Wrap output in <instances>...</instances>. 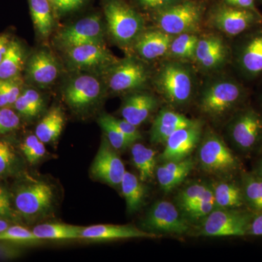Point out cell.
Masks as SVG:
<instances>
[{
  "mask_svg": "<svg viewBox=\"0 0 262 262\" xmlns=\"http://www.w3.org/2000/svg\"><path fill=\"white\" fill-rule=\"evenodd\" d=\"M251 89L237 76L211 74L196 91V106L212 121L227 122L237 110L251 101Z\"/></svg>",
  "mask_w": 262,
  "mask_h": 262,
  "instance_id": "cell-1",
  "label": "cell"
},
{
  "mask_svg": "<svg viewBox=\"0 0 262 262\" xmlns=\"http://www.w3.org/2000/svg\"><path fill=\"white\" fill-rule=\"evenodd\" d=\"M225 130L238 156L255 158L262 152V110L251 101L226 122Z\"/></svg>",
  "mask_w": 262,
  "mask_h": 262,
  "instance_id": "cell-2",
  "label": "cell"
},
{
  "mask_svg": "<svg viewBox=\"0 0 262 262\" xmlns=\"http://www.w3.org/2000/svg\"><path fill=\"white\" fill-rule=\"evenodd\" d=\"M153 83L164 99L174 107L187 106L198 91L194 69L187 62L179 60L162 63L154 76Z\"/></svg>",
  "mask_w": 262,
  "mask_h": 262,
  "instance_id": "cell-3",
  "label": "cell"
},
{
  "mask_svg": "<svg viewBox=\"0 0 262 262\" xmlns=\"http://www.w3.org/2000/svg\"><path fill=\"white\" fill-rule=\"evenodd\" d=\"M196 159L206 173L222 179L239 177L244 170L238 155L214 131L208 129L198 144Z\"/></svg>",
  "mask_w": 262,
  "mask_h": 262,
  "instance_id": "cell-4",
  "label": "cell"
},
{
  "mask_svg": "<svg viewBox=\"0 0 262 262\" xmlns=\"http://www.w3.org/2000/svg\"><path fill=\"white\" fill-rule=\"evenodd\" d=\"M231 44L232 63L236 75L245 84L262 81V22Z\"/></svg>",
  "mask_w": 262,
  "mask_h": 262,
  "instance_id": "cell-5",
  "label": "cell"
},
{
  "mask_svg": "<svg viewBox=\"0 0 262 262\" xmlns=\"http://www.w3.org/2000/svg\"><path fill=\"white\" fill-rule=\"evenodd\" d=\"M108 34L115 42L133 46L144 30V18L122 0H107L103 7Z\"/></svg>",
  "mask_w": 262,
  "mask_h": 262,
  "instance_id": "cell-6",
  "label": "cell"
},
{
  "mask_svg": "<svg viewBox=\"0 0 262 262\" xmlns=\"http://www.w3.org/2000/svg\"><path fill=\"white\" fill-rule=\"evenodd\" d=\"M154 13L157 28L176 36L184 33H196L201 27L204 8L192 0H182Z\"/></svg>",
  "mask_w": 262,
  "mask_h": 262,
  "instance_id": "cell-7",
  "label": "cell"
},
{
  "mask_svg": "<svg viewBox=\"0 0 262 262\" xmlns=\"http://www.w3.org/2000/svg\"><path fill=\"white\" fill-rule=\"evenodd\" d=\"M254 213L248 208H215L201 221L200 235L204 237H245Z\"/></svg>",
  "mask_w": 262,
  "mask_h": 262,
  "instance_id": "cell-8",
  "label": "cell"
},
{
  "mask_svg": "<svg viewBox=\"0 0 262 262\" xmlns=\"http://www.w3.org/2000/svg\"><path fill=\"white\" fill-rule=\"evenodd\" d=\"M106 72L108 89L115 94L140 91L146 87L151 77L146 63L134 57L118 60Z\"/></svg>",
  "mask_w": 262,
  "mask_h": 262,
  "instance_id": "cell-9",
  "label": "cell"
},
{
  "mask_svg": "<svg viewBox=\"0 0 262 262\" xmlns=\"http://www.w3.org/2000/svg\"><path fill=\"white\" fill-rule=\"evenodd\" d=\"M209 22L213 28L223 35L234 39L261 23L262 15L258 10L225 4L213 10Z\"/></svg>",
  "mask_w": 262,
  "mask_h": 262,
  "instance_id": "cell-10",
  "label": "cell"
},
{
  "mask_svg": "<svg viewBox=\"0 0 262 262\" xmlns=\"http://www.w3.org/2000/svg\"><path fill=\"white\" fill-rule=\"evenodd\" d=\"M190 222L177 205L167 201L155 203L141 223L143 230L149 233L183 234L190 229Z\"/></svg>",
  "mask_w": 262,
  "mask_h": 262,
  "instance_id": "cell-11",
  "label": "cell"
},
{
  "mask_svg": "<svg viewBox=\"0 0 262 262\" xmlns=\"http://www.w3.org/2000/svg\"><path fill=\"white\" fill-rule=\"evenodd\" d=\"M232 61L231 44L218 34L199 36L194 61L203 72H220Z\"/></svg>",
  "mask_w": 262,
  "mask_h": 262,
  "instance_id": "cell-12",
  "label": "cell"
},
{
  "mask_svg": "<svg viewBox=\"0 0 262 262\" xmlns=\"http://www.w3.org/2000/svg\"><path fill=\"white\" fill-rule=\"evenodd\" d=\"M54 194L51 186L42 181H34L19 188L15 203L18 211L27 218L46 215L53 207Z\"/></svg>",
  "mask_w": 262,
  "mask_h": 262,
  "instance_id": "cell-13",
  "label": "cell"
},
{
  "mask_svg": "<svg viewBox=\"0 0 262 262\" xmlns=\"http://www.w3.org/2000/svg\"><path fill=\"white\" fill-rule=\"evenodd\" d=\"M103 88L94 75L82 74L76 76L66 86L64 97L67 104L75 112L86 111L101 98Z\"/></svg>",
  "mask_w": 262,
  "mask_h": 262,
  "instance_id": "cell-14",
  "label": "cell"
},
{
  "mask_svg": "<svg viewBox=\"0 0 262 262\" xmlns=\"http://www.w3.org/2000/svg\"><path fill=\"white\" fill-rule=\"evenodd\" d=\"M104 29L101 17L90 15L62 29L58 42L66 49L87 44H103Z\"/></svg>",
  "mask_w": 262,
  "mask_h": 262,
  "instance_id": "cell-15",
  "label": "cell"
},
{
  "mask_svg": "<svg viewBox=\"0 0 262 262\" xmlns=\"http://www.w3.org/2000/svg\"><path fill=\"white\" fill-rule=\"evenodd\" d=\"M69 66L74 70L102 72L118 60L103 44H87L67 50Z\"/></svg>",
  "mask_w": 262,
  "mask_h": 262,
  "instance_id": "cell-16",
  "label": "cell"
},
{
  "mask_svg": "<svg viewBox=\"0 0 262 262\" xmlns=\"http://www.w3.org/2000/svg\"><path fill=\"white\" fill-rule=\"evenodd\" d=\"M203 136V123L196 120L192 125L176 130L165 141V149L158 160L161 163L185 159L198 147Z\"/></svg>",
  "mask_w": 262,
  "mask_h": 262,
  "instance_id": "cell-17",
  "label": "cell"
},
{
  "mask_svg": "<svg viewBox=\"0 0 262 262\" xmlns=\"http://www.w3.org/2000/svg\"><path fill=\"white\" fill-rule=\"evenodd\" d=\"M125 171V165L116 150L104 138L91 166V173L95 178L116 187L120 185Z\"/></svg>",
  "mask_w": 262,
  "mask_h": 262,
  "instance_id": "cell-18",
  "label": "cell"
},
{
  "mask_svg": "<svg viewBox=\"0 0 262 262\" xmlns=\"http://www.w3.org/2000/svg\"><path fill=\"white\" fill-rule=\"evenodd\" d=\"M159 105L155 95L142 91L130 93L122 103V119L138 127L149 119Z\"/></svg>",
  "mask_w": 262,
  "mask_h": 262,
  "instance_id": "cell-19",
  "label": "cell"
},
{
  "mask_svg": "<svg viewBox=\"0 0 262 262\" xmlns=\"http://www.w3.org/2000/svg\"><path fill=\"white\" fill-rule=\"evenodd\" d=\"M173 36L156 28L144 30L133 44L141 59L154 61L168 56L169 48Z\"/></svg>",
  "mask_w": 262,
  "mask_h": 262,
  "instance_id": "cell-20",
  "label": "cell"
},
{
  "mask_svg": "<svg viewBox=\"0 0 262 262\" xmlns=\"http://www.w3.org/2000/svg\"><path fill=\"white\" fill-rule=\"evenodd\" d=\"M196 120L170 108H162L150 129V141L154 144H164L176 130L192 125Z\"/></svg>",
  "mask_w": 262,
  "mask_h": 262,
  "instance_id": "cell-21",
  "label": "cell"
},
{
  "mask_svg": "<svg viewBox=\"0 0 262 262\" xmlns=\"http://www.w3.org/2000/svg\"><path fill=\"white\" fill-rule=\"evenodd\" d=\"M29 78L39 87H48L58 78L60 67L56 58L45 50L32 55L27 65Z\"/></svg>",
  "mask_w": 262,
  "mask_h": 262,
  "instance_id": "cell-22",
  "label": "cell"
},
{
  "mask_svg": "<svg viewBox=\"0 0 262 262\" xmlns=\"http://www.w3.org/2000/svg\"><path fill=\"white\" fill-rule=\"evenodd\" d=\"M156 234L129 225H98L83 227L80 238L91 241H113L129 238L155 237Z\"/></svg>",
  "mask_w": 262,
  "mask_h": 262,
  "instance_id": "cell-23",
  "label": "cell"
},
{
  "mask_svg": "<svg viewBox=\"0 0 262 262\" xmlns=\"http://www.w3.org/2000/svg\"><path fill=\"white\" fill-rule=\"evenodd\" d=\"M194 166V160L191 156L177 161L164 162L157 167L155 176L164 192H171L185 180Z\"/></svg>",
  "mask_w": 262,
  "mask_h": 262,
  "instance_id": "cell-24",
  "label": "cell"
},
{
  "mask_svg": "<svg viewBox=\"0 0 262 262\" xmlns=\"http://www.w3.org/2000/svg\"><path fill=\"white\" fill-rule=\"evenodd\" d=\"M211 185L214 194L215 208L222 209L247 208L245 203L239 177L234 179H222Z\"/></svg>",
  "mask_w": 262,
  "mask_h": 262,
  "instance_id": "cell-25",
  "label": "cell"
},
{
  "mask_svg": "<svg viewBox=\"0 0 262 262\" xmlns=\"http://www.w3.org/2000/svg\"><path fill=\"white\" fill-rule=\"evenodd\" d=\"M239 182L246 208L253 213L262 212V179L253 171L243 170Z\"/></svg>",
  "mask_w": 262,
  "mask_h": 262,
  "instance_id": "cell-26",
  "label": "cell"
},
{
  "mask_svg": "<svg viewBox=\"0 0 262 262\" xmlns=\"http://www.w3.org/2000/svg\"><path fill=\"white\" fill-rule=\"evenodd\" d=\"M122 195L126 202L127 211L133 213L139 211L144 203L146 188L134 174L125 171L120 183Z\"/></svg>",
  "mask_w": 262,
  "mask_h": 262,
  "instance_id": "cell-27",
  "label": "cell"
},
{
  "mask_svg": "<svg viewBox=\"0 0 262 262\" xmlns=\"http://www.w3.org/2000/svg\"><path fill=\"white\" fill-rule=\"evenodd\" d=\"M131 157L141 182H147L154 178L158 161L154 150L141 144H133Z\"/></svg>",
  "mask_w": 262,
  "mask_h": 262,
  "instance_id": "cell-28",
  "label": "cell"
},
{
  "mask_svg": "<svg viewBox=\"0 0 262 262\" xmlns=\"http://www.w3.org/2000/svg\"><path fill=\"white\" fill-rule=\"evenodd\" d=\"M33 24L38 33L48 37L54 27V12L49 0H28Z\"/></svg>",
  "mask_w": 262,
  "mask_h": 262,
  "instance_id": "cell-29",
  "label": "cell"
},
{
  "mask_svg": "<svg viewBox=\"0 0 262 262\" xmlns=\"http://www.w3.org/2000/svg\"><path fill=\"white\" fill-rule=\"evenodd\" d=\"M64 125V115L59 107L51 108L36 127L35 135L43 143L55 141L61 135Z\"/></svg>",
  "mask_w": 262,
  "mask_h": 262,
  "instance_id": "cell-30",
  "label": "cell"
},
{
  "mask_svg": "<svg viewBox=\"0 0 262 262\" xmlns=\"http://www.w3.org/2000/svg\"><path fill=\"white\" fill-rule=\"evenodd\" d=\"M83 227L63 224L46 223L36 226L32 232L39 241L42 239H75L80 238Z\"/></svg>",
  "mask_w": 262,
  "mask_h": 262,
  "instance_id": "cell-31",
  "label": "cell"
},
{
  "mask_svg": "<svg viewBox=\"0 0 262 262\" xmlns=\"http://www.w3.org/2000/svg\"><path fill=\"white\" fill-rule=\"evenodd\" d=\"M199 35L198 33H184L173 36L168 53L172 59L194 61Z\"/></svg>",
  "mask_w": 262,
  "mask_h": 262,
  "instance_id": "cell-32",
  "label": "cell"
},
{
  "mask_svg": "<svg viewBox=\"0 0 262 262\" xmlns=\"http://www.w3.org/2000/svg\"><path fill=\"white\" fill-rule=\"evenodd\" d=\"M24 53L17 41H10L6 54L0 63V80L17 77L24 65Z\"/></svg>",
  "mask_w": 262,
  "mask_h": 262,
  "instance_id": "cell-33",
  "label": "cell"
},
{
  "mask_svg": "<svg viewBox=\"0 0 262 262\" xmlns=\"http://www.w3.org/2000/svg\"><path fill=\"white\" fill-rule=\"evenodd\" d=\"M15 107L23 116L32 118L42 112L44 101L40 94L34 89H27L14 103Z\"/></svg>",
  "mask_w": 262,
  "mask_h": 262,
  "instance_id": "cell-34",
  "label": "cell"
},
{
  "mask_svg": "<svg viewBox=\"0 0 262 262\" xmlns=\"http://www.w3.org/2000/svg\"><path fill=\"white\" fill-rule=\"evenodd\" d=\"M215 208L212 185L208 186L203 195L187 210L184 215L190 222H198L209 214Z\"/></svg>",
  "mask_w": 262,
  "mask_h": 262,
  "instance_id": "cell-35",
  "label": "cell"
},
{
  "mask_svg": "<svg viewBox=\"0 0 262 262\" xmlns=\"http://www.w3.org/2000/svg\"><path fill=\"white\" fill-rule=\"evenodd\" d=\"M100 126L104 131L106 139L116 151H123L132 146L131 142L119 130L113 120V116L110 115H103L98 119Z\"/></svg>",
  "mask_w": 262,
  "mask_h": 262,
  "instance_id": "cell-36",
  "label": "cell"
},
{
  "mask_svg": "<svg viewBox=\"0 0 262 262\" xmlns=\"http://www.w3.org/2000/svg\"><path fill=\"white\" fill-rule=\"evenodd\" d=\"M209 184L196 182L187 184L177 194V206L183 214L203 195Z\"/></svg>",
  "mask_w": 262,
  "mask_h": 262,
  "instance_id": "cell-37",
  "label": "cell"
},
{
  "mask_svg": "<svg viewBox=\"0 0 262 262\" xmlns=\"http://www.w3.org/2000/svg\"><path fill=\"white\" fill-rule=\"evenodd\" d=\"M0 241L29 244L40 241L34 235L32 231L20 226H13L8 227L0 233Z\"/></svg>",
  "mask_w": 262,
  "mask_h": 262,
  "instance_id": "cell-38",
  "label": "cell"
},
{
  "mask_svg": "<svg viewBox=\"0 0 262 262\" xmlns=\"http://www.w3.org/2000/svg\"><path fill=\"white\" fill-rule=\"evenodd\" d=\"M22 151L29 163L34 164L46 155L44 143L36 135L27 136L21 146Z\"/></svg>",
  "mask_w": 262,
  "mask_h": 262,
  "instance_id": "cell-39",
  "label": "cell"
},
{
  "mask_svg": "<svg viewBox=\"0 0 262 262\" xmlns=\"http://www.w3.org/2000/svg\"><path fill=\"white\" fill-rule=\"evenodd\" d=\"M20 119L10 108H0V134H7L19 126Z\"/></svg>",
  "mask_w": 262,
  "mask_h": 262,
  "instance_id": "cell-40",
  "label": "cell"
},
{
  "mask_svg": "<svg viewBox=\"0 0 262 262\" xmlns=\"http://www.w3.org/2000/svg\"><path fill=\"white\" fill-rule=\"evenodd\" d=\"M22 80L18 76L7 80H0V87L4 91L10 104H14L20 95Z\"/></svg>",
  "mask_w": 262,
  "mask_h": 262,
  "instance_id": "cell-41",
  "label": "cell"
},
{
  "mask_svg": "<svg viewBox=\"0 0 262 262\" xmlns=\"http://www.w3.org/2000/svg\"><path fill=\"white\" fill-rule=\"evenodd\" d=\"M15 162V154L11 146L0 140V175L8 173Z\"/></svg>",
  "mask_w": 262,
  "mask_h": 262,
  "instance_id": "cell-42",
  "label": "cell"
},
{
  "mask_svg": "<svg viewBox=\"0 0 262 262\" xmlns=\"http://www.w3.org/2000/svg\"><path fill=\"white\" fill-rule=\"evenodd\" d=\"M84 2L85 0H55L52 6L54 15L62 16L79 9Z\"/></svg>",
  "mask_w": 262,
  "mask_h": 262,
  "instance_id": "cell-43",
  "label": "cell"
},
{
  "mask_svg": "<svg viewBox=\"0 0 262 262\" xmlns=\"http://www.w3.org/2000/svg\"><path fill=\"white\" fill-rule=\"evenodd\" d=\"M113 120L119 130L121 131L125 137H127L133 144L141 139L140 132L135 125H132L124 119H117L113 116Z\"/></svg>",
  "mask_w": 262,
  "mask_h": 262,
  "instance_id": "cell-44",
  "label": "cell"
},
{
  "mask_svg": "<svg viewBox=\"0 0 262 262\" xmlns=\"http://www.w3.org/2000/svg\"><path fill=\"white\" fill-rule=\"evenodd\" d=\"M137 4L142 9L155 12L165 9L182 1V0H136Z\"/></svg>",
  "mask_w": 262,
  "mask_h": 262,
  "instance_id": "cell-45",
  "label": "cell"
},
{
  "mask_svg": "<svg viewBox=\"0 0 262 262\" xmlns=\"http://www.w3.org/2000/svg\"><path fill=\"white\" fill-rule=\"evenodd\" d=\"M247 236L262 237V212L253 214L248 228Z\"/></svg>",
  "mask_w": 262,
  "mask_h": 262,
  "instance_id": "cell-46",
  "label": "cell"
},
{
  "mask_svg": "<svg viewBox=\"0 0 262 262\" xmlns=\"http://www.w3.org/2000/svg\"><path fill=\"white\" fill-rule=\"evenodd\" d=\"M226 4L246 8V9L257 10L255 6V0H225Z\"/></svg>",
  "mask_w": 262,
  "mask_h": 262,
  "instance_id": "cell-47",
  "label": "cell"
},
{
  "mask_svg": "<svg viewBox=\"0 0 262 262\" xmlns=\"http://www.w3.org/2000/svg\"><path fill=\"white\" fill-rule=\"evenodd\" d=\"M19 253L20 251L17 248L5 244H0V258L16 257Z\"/></svg>",
  "mask_w": 262,
  "mask_h": 262,
  "instance_id": "cell-48",
  "label": "cell"
},
{
  "mask_svg": "<svg viewBox=\"0 0 262 262\" xmlns=\"http://www.w3.org/2000/svg\"><path fill=\"white\" fill-rule=\"evenodd\" d=\"M9 36L6 34L0 35V63L3 61L10 42Z\"/></svg>",
  "mask_w": 262,
  "mask_h": 262,
  "instance_id": "cell-49",
  "label": "cell"
},
{
  "mask_svg": "<svg viewBox=\"0 0 262 262\" xmlns=\"http://www.w3.org/2000/svg\"><path fill=\"white\" fill-rule=\"evenodd\" d=\"M254 159L255 161L253 163L251 171H253V173H256V175L262 179V152L260 153Z\"/></svg>",
  "mask_w": 262,
  "mask_h": 262,
  "instance_id": "cell-50",
  "label": "cell"
},
{
  "mask_svg": "<svg viewBox=\"0 0 262 262\" xmlns=\"http://www.w3.org/2000/svg\"><path fill=\"white\" fill-rule=\"evenodd\" d=\"M11 213L10 202L9 203H0V219L9 216L11 215Z\"/></svg>",
  "mask_w": 262,
  "mask_h": 262,
  "instance_id": "cell-51",
  "label": "cell"
},
{
  "mask_svg": "<svg viewBox=\"0 0 262 262\" xmlns=\"http://www.w3.org/2000/svg\"><path fill=\"white\" fill-rule=\"evenodd\" d=\"M8 105H9L8 98H7L6 95L5 94L4 91L0 87V108L5 107Z\"/></svg>",
  "mask_w": 262,
  "mask_h": 262,
  "instance_id": "cell-52",
  "label": "cell"
},
{
  "mask_svg": "<svg viewBox=\"0 0 262 262\" xmlns=\"http://www.w3.org/2000/svg\"><path fill=\"white\" fill-rule=\"evenodd\" d=\"M259 83V87L256 95V105L262 110V81Z\"/></svg>",
  "mask_w": 262,
  "mask_h": 262,
  "instance_id": "cell-53",
  "label": "cell"
},
{
  "mask_svg": "<svg viewBox=\"0 0 262 262\" xmlns=\"http://www.w3.org/2000/svg\"><path fill=\"white\" fill-rule=\"evenodd\" d=\"M9 198L3 188L0 187V203H9Z\"/></svg>",
  "mask_w": 262,
  "mask_h": 262,
  "instance_id": "cell-54",
  "label": "cell"
},
{
  "mask_svg": "<svg viewBox=\"0 0 262 262\" xmlns=\"http://www.w3.org/2000/svg\"><path fill=\"white\" fill-rule=\"evenodd\" d=\"M8 227H9V224L4 220L0 219V233L5 230Z\"/></svg>",
  "mask_w": 262,
  "mask_h": 262,
  "instance_id": "cell-55",
  "label": "cell"
},
{
  "mask_svg": "<svg viewBox=\"0 0 262 262\" xmlns=\"http://www.w3.org/2000/svg\"><path fill=\"white\" fill-rule=\"evenodd\" d=\"M49 1L51 2L52 5H53V3H54L55 0H49Z\"/></svg>",
  "mask_w": 262,
  "mask_h": 262,
  "instance_id": "cell-56",
  "label": "cell"
},
{
  "mask_svg": "<svg viewBox=\"0 0 262 262\" xmlns=\"http://www.w3.org/2000/svg\"><path fill=\"white\" fill-rule=\"evenodd\" d=\"M261 1L262 2V0H261Z\"/></svg>",
  "mask_w": 262,
  "mask_h": 262,
  "instance_id": "cell-57",
  "label": "cell"
}]
</instances>
